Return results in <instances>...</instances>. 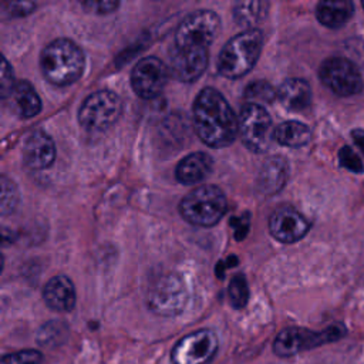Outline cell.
<instances>
[{"mask_svg": "<svg viewBox=\"0 0 364 364\" xmlns=\"http://www.w3.org/2000/svg\"><path fill=\"white\" fill-rule=\"evenodd\" d=\"M192 114L196 135L212 148L228 146L239 134L235 111L226 98L212 87L199 91L192 105Z\"/></svg>", "mask_w": 364, "mask_h": 364, "instance_id": "cell-1", "label": "cell"}, {"mask_svg": "<svg viewBox=\"0 0 364 364\" xmlns=\"http://www.w3.org/2000/svg\"><path fill=\"white\" fill-rule=\"evenodd\" d=\"M84 53L68 38H55L40 54V68L46 80L54 85H68L84 71Z\"/></svg>", "mask_w": 364, "mask_h": 364, "instance_id": "cell-2", "label": "cell"}, {"mask_svg": "<svg viewBox=\"0 0 364 364\" xmlns=\"http://www.w3.org/2000/svg\"><path fill=\"white\" fill-rule=\"evenodd\" d=\"M263 47V33L247 28L226 41L218 57V71L226 78H239L256 64Z\"/></svg>", "mask_w": 364, "mask_h": 364, "instance_id": "cell-3", "label": "cell"}, {"mask_svg": "<svg viewBox=\"0 0 364 364\" xmlns=\"http://www.w3.org/2000/svg\"><path fill=\"white\" fill-rule=\"evenodd\" d=\"M228 209L223 191L215 185H199L186 193L179 203L181 216L191 225L209 228L216 225Z\"/></svg>", "mask_w": 364, "mask_h": 364, "instance_id": "cell-4", "label": "cell"}, {"mask_svg": "<svg viewBox=\"0 0 364 364\" xmlns=\"http://www.w3.org/2000/svg\"><path fill=\"white\" fill-rule=\"evenodd\" d=\"M346 333L347 330L341 323L331 324L321 331H313L303 327H287L276 336L273 351L279 357H291L321 344L337 341L344 337Z\"/></svg>", "mask_w": 364, "mask_h": 364, "instance_id": "cell-5", "label": "cell"}, {"mask_svg": "<svg viewBox=\"0 0 364 364\" xmlns=\"http://www.w3.org/2000/svg\"><path fill=\"white\" fill-rule=\"evenodd\" d=\"M220 27L219 16L212 10H196L188 14L175 31L173 47L208 50Z\"/></svg>", "mask_w": 364, "mask_h": 364, "instance_id": "cell-6", "label": "cell"}, {"mask_svg": "<svg viewBox=\"0 0 364 364\" xmlns=\"http://www.w3.org/2000/svg\"><path fill=\"white\" fill-rule=\"evenodd\" d=\"M237 122L239 136L246 148L257 154L266 152L274 139V129L267 111L257 102H246L240 108Z\"/></svg>", "mask_w": 364, "mask_h": 364, "instance_id": "cell-7", "label": "cell"}, {"mask_svg": "<svg viewBox=\"0 0 364 364\" xmlns=\"http://www.w3.org/2000/svg\"><path fill=\"white\" fill-rule=\"evenodd\" d=\"M122 111L121 98L108 90L90 94L78 109L80 125L91 132H100L111 127Z\"/></svg>", "mask_w": 364, "mask_h": 364, "instance_id": "cell-8", "label": "cell"}, {"mask_svg": "<svg viewBox=\"0 0 364 364\" xmlns=\"http://www.w3.org/2000/svg\"><path fill=\"white\" fill-rule=\"evenodd\" d=\"M188 297V290L182 279L175 273H165L149 286L146 304L155 314L171 317L182 313Z\"/></svg>", "mask_w": 364, "mask_h": 364, "instance_id": "cell-9", "label": "cell"}, {"mask_svg": "<svg viewBox=\"0 0 364 364\" xmlns=\"http://www.w3.org/2000/svg\"><path fill=\"white\" fill-rule=\"evenodd\" d=\"M321 82L340 97L358 94L364 88V81L357 65L344 57H330L320 65Z\"/></svg>", "mask_w": 364, "mask_h": 364, "instance_id": "cell-10", "label": "cell"}, {"mask_svg": "<svg viewBox=\"0 0 364 364\" xmlns=\"http://www.w3.org/2000/svg\"><path fill=\"white\" fill-rule=\"evenodd\" d=\"M218 336L200 328L183 336L171 351L172 364H209L218 353Z\"/></svg>", "mask_w": 364, "mask_h": 364, "instance_id": "cell-11", "label": "cell"}, {"mask_svg": "<svg viewBox=\"0 0 364 364\" xmlns=\"http://www.w3.org/2000/svg\"><path fill=\"white\" fill-rule=\"evenodd\" d=\"M169 77V70L156 57L141 58L131 71V85L141 98L151 100L161 94Z\"/></svg>", "mask_w": 364, "mask_h": 364, "instance_id": "cell-12", "label": "cell"}, {"mask_svg": "<svg viewBox=\"0 0 364 364\" xmlns=\"http://www.w3.org/2000/svg\"><path fill=\"white\" fill-rule=\"evenodd\" d=\"M310 222L297 209L289 205L279 206L269 218V230L274 239L283 243H293L306 236Z\"/></svg>", "mask_w": 364, "mask_h": 364, "instance_id": "cell-13", "label": "cell"}, {"mask_svg": "<svg viewBox=\"0 0 364 364\" xmlns=\"http://www.w3.org/2000/svg\"><path fill=\"white\" fill-rule=\"evenodd\" d=\"M208 50L199 48H171V73L185 82L199 78L208 67Z\"/></svg>", "mask_w": 364, "mask_h": 364, "instance_id": "cell-14", "label": "cell"}, {"mask_svg": "<svg viewBox=\"0 0 364 364\" xmlns=\"http://www.w3.org/2000/svg\"><path fill=\"white\" fill-rule=\"evenodd\" d=\"M24 162L33 169H46L55 159V145L48 134L34 129L28 134L23 146Z\"/></svg>", "mask_w": 364, "mask_h": 364, "instance_id": "cell-15", "label": "cell"}, {"mask_svg": "<svg viewBox=\"0 0 364 364\" xmlns=\"http://www.w3.org/2000/svg\"><path fill=\"white\" fill-rule=\"evenodd\" d=\"M46 304L55 311H70L75 306V289L73 282L64 276H53L43 289Z\"/></svg>", "mask_w": 364, "mask_h": 364, "instance_id": "cell-16", "label": "cell"}, {"mask_svg": "<svg viewBox=\"0 0 364 364\" xmlns=\"http://www.w3.org/2000/svg\"><path fill=\"white\" fill-rule=\"evenodd\" d=\"M213 168L212 156L206 152H192L176 166L175 176L181 183L195 185L205 181Z\"/></svg>", "mask_w": 364, "mask_h": 364, "instance_id": "cell-17", "label": "cell"}, {"mask_svg": "<svg viewBox=\"0 0 364 364\" xmlns=\"http://www.w3.org/2000/svg\"><path fill=\"white\" fill-rule=\"evenodd\" d=\"M277 98L290 111L306 109L311 102L310 84L303 78H289L277 88Z\"/></svg>", "mask_w": 364, "mask_h": 364, "instance_id": "cell-18", "label": "cell"}, {"mask_svg": "<svg viewBox=\"0 0 364 364\" xmlns=\"http://www.w3.org/2000/svg\"><path fill=\"white\" fill-rule=\"evenodd\" d=\"M287 175H289V165L284 158L282 156L269 158L263 164L259 173V181H257L259 189L267 195H273L279 192L284 186L287 181Z\"/></svg>", "mask_w": 364, "mask_h": 364, "instance_id": "cell-19", "label": "cell"}, {"mask_svg": "<svg viewBox=\"0 0 364 364\" xmlns=\"http://www.w3.org/2000/svg\"><path fill=\"white\" fill-rule=\"evenodd\" d=\"M354 6L350 0H324L316 7L317 20L328 28L343 27L353 16Z\"/></svg>", "mask_w": 364, "mask_h": 364, "instance_id": "cell-20", "label": "cell"}, {"mask_svg": "<svg viewBox=\"0 0 364 364\" xmlns=\"http://www.w3.org/2000/svg\"><path fill=\"white\" fill-rule=\"evenodd\" d=\"M274 141L290 148H300L310 142L311 131L300 121H284L274 128Z\"/></svg>", "mask_w": 364, "mask_h": 364, "instance_id": "cell-21", "label": "cell"}, {"mask_svg": "<svg viewBox=\"0 0 364 364\" xmlns=\"http://www.w3.org/2000/svg\"><path fill=\"white\" fill-rule=\"evenodd\" d=\"M11 98L14 101L17 112L24 118H31L37 115L41 109V100L38 94L36 92L34 87L26 80L17 81L11 92Z\"/></svg>", "mask_w": 364, "mask_h": 364, "instance_id": "cell-22", "label": "cell"}, {"mask_svg": "<svg viewBox=\"0 0 364 364\" xmlns=\"http://www.w3.org/2000/svg\"><path fill=\"white\" fill-rule=\"evenodd\" d=\"M267 9V1H239L233 7V17L239 24L247 28H256L253 26L266 17Z\"/></svg>", "mask_w": 364, "mask_h": 364, "instance_id": "cell-23", "label": "cell"}, {"mask_svg": "<svg viewBox=\"0 0 364 364\" xmlns=\"http://www.w3.org/2000/svg\"><path fill=\"white\" fill-rule=\"evenodd\" d=\"M228 297L229 303L235 309H243L247 304L249 300V286L246 277L239 273L235 274L228 286Z\"/></svg>", "mask_w": 364, "mask_h": 364, "instance_id": "cell-24", "label": "cell"}, {"mask_svg": "<svg viewBox=\"0 0 364 364\" xmlns=\"http://www.w3.org/2000/svg\"><path fill=\"white\" fill-rule=\"evenodd\" d=\"M245 97L249 102L260 101V102H270L277 97V90H274L267 81L257 80L246 85Z\"/></svg>", "mask_w": 364, "mask_h": 364, "instance_id": "cell-25", "label": "cell"}, {"mask_svg": "<svg viewBox=\"0 0 364 364\" xmlns=\"http://www.w3.org/2000/svg\"><path fill=\"white\" fill-rule=\"evenodd\" d=\"M0 186H1V198H0L1 215H7L17 208L20 195L16 183L11 179H9L6 175H1Z\"/></svg>", "mask_w": 364, "mask_h": 364, "instance_id": "cell-26", "label": "cell"}, {"mask_svg": "<svg viewBox=\"0 0 364 364\" xmlns=\"http://www.w3.org/2000/svg\"><path fill=\"white\" fill-rule=\"evenodd\" d=\"M43 354L37 350H21L3 357L1 364H41Z\"/></svg>", "mask_w": 364, "mask_h": 364, "instance_id": "cell-27", "label": "cell"}, {"mask_svg": "<svg viewBox=\"0 0 364 364\" xmlns=\"http://www.w3.org/2000/svg\"><path fill=\"white\" fill-rule=\"evenodd\" d=\"M338 161L343 168H346L354 173L364 172V165H363L360 156L354 152L353 148H350L347 145L338 151Z\"/></svg>", "mask_w": 364, "mask_h": 364, "instance_id": "cell-28", "label": "cell"}, {"mask_svg": "<svg viewBox=\"0 0 364 364\" xmlns=\"http://www.w3.org/2000/svg\"><path fill=\"white\" fill-rule=\"evenodd\" d=\"M0 92H1V98H7L11 97V92L16 87V81H14V74L11 70V65L9 64L7 58L3 57L1 58V74H0Z\"/></svg>", "mask_w": 364, "mask_h": 364, "instance_id": "cell-29", "label": "cell"}, {"mask_svg": "<svg viewBox=\"0 0 364 364\" xmlns=\"http://www.w3.org/2000/svg\"><path fill=\"white\" fill-rule=\"evenodd\" d=\"M81 6L84 7L85 11L95 13V14H107V13L114 11L119 6V3L118 1H109V0H102V1L87 0V1H81Z\"/></svg>", "mask_w": 364, "mask_h": 364, "instance_id": "cell-30", "label": "cell"}, {"mask_svg": "<svg viewBox=\"0 0 364 364\" xmlns=\"http://www.w3.org/2000/svg\"><path fill=\"white\" fill-rule=\"evenodd\" d=\"M64 326L61 323H50L44 326L38 334V340L43 344H55L58 336H64Z\"/></svg>", "mask_w": 364, "mask_h": 364, "instance_id": "cell-31", "label": "cell"}, {"mask_svg": "<svg viewBox=\"0 0 364 364\" xmlns=\"http://www.w3.org/2000/svg\"><path fill=\"white\" fill-rule=\"evenodd\" d=\"M6 11L13 17H21L31 13L36 9V3L33 1H9L6 3Z\"/></svg>", "mask_w": 364, "mask_h": 364, "instance_id": "cell-32", "label": "cell"}, {"mask_svg": "<svg viewBox=\"0 0 364 364\" xmlns=\"http://www.w3.org/2000/svg\"><path fill=\"white\" fill-rule=\"evenodd\" d=\"M230 225L235 229L236 239L242 240L246 236V233L249 232V216L245 215V216H240V218H233L230 220Z\"/></svg>", "mask_w": 364, "mask_h": 364, "instance_id": "cell-33", "label": "cell"}, {"mask_svg": "<svg viewBox=\"0 0 364 364\" xmlns=\"http://www.w3.org/2000/svg\"><path fill=\"white\" fill-rule=\"evenodd\" d=\"M351 136H353V141L355 142V145L361 149V152L364 154V129H353L351 131Z\"/></svg>", "mask_w": 364, "mask_h": 364, "instance_id": "cell-34", "label": "cell"}, {"mask_svg": "<svg viewBox=\"0 0 364 364\" xmlns=\"http://www.w3.org/2000/svg\"><path fill=\"white\" fill-rule=\"evenodd\" d=\"M361 4H363V7H364V1H363V3H361Z\"/></svg>", "mask_w": 364, "mask_h": 364, "instance_id": "cell-35", "label": "cell"}]
</instances>
